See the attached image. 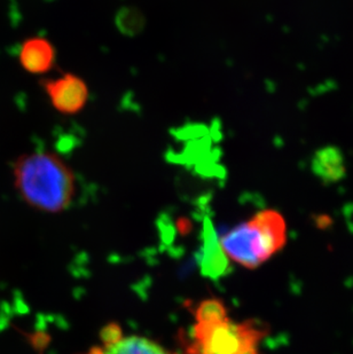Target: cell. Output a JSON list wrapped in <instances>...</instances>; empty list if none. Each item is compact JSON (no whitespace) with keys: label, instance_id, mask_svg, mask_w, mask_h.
I'll return each instance as SVG.
<instances>
[{"label":"cell","instance_id":"6da1fadb","mask_svg":"<svg viewBox=\"0 0 353 354\" xmlns=\"http://www.w3.org/2000/svg\"><path fill=\"white\" fill-rule=\"evenodd\" d=\"M14 184L21 198L36 210L59 214L76 194V176L60 155L51 151L21 155L13 165Z\"/></svg>","mask_w":353,"mask_h":354},{"label":"cell","instance_id":"7a4b0ae2","mask_svg":"<svg viewBox=\"0 0 353 354\" xmlns=\"http://www.w3.org/2000/svg\"><path fill=\"white\" fill-rule=\"evenodd\" d=\"M287 224L277 210H263L241 223L220 239L223 254L234 263L253 270L282 250Z\"/></svg>","mask_w":353,"mask_h":354},{"label":"cell","instance_id":"3957f363","mask_svg":"<svg viewBox=\"0 0 353 354\" xmlns=\"http://www.w3.org/2000/svg\"><path fill=\"white\" fill-rule=\"evenodd\" d=\"M266 334V328L260 321L234 324L226 319L212 324H197L194 327V338L197 342L187 348V353L244 354L258 348V344Z\"/></svg>","mask_w":353,"mask_h":354},{"label":"cell","instance_id":"277c9868","mask_svg":"<svg viewBox=\"0 0 353 354\" xmlns=\"http://www.w3.org/2000/svg\"><path fill=\"white\" fill-rule=\"evenodd\" d=\"M43 88L52 107L57 113L68 116L83 111L90 99L87 82L71 73L43 80Z\"/></svg>","mask_w":353,"mask_h":354},{"label":"cell","instance_id":"5b68a950","mask_svg":"<svg viewBox=\"0 0 353 354\" xmlns=\"http://www.w3.org/2000/svg\"><path fill=\"white\" fill-rule=\"evenodd\" d=\"M19 61L29 74L45 75L55 67L57 50L47 38H28L21 45Z\"/></svg>","mask_w":353,"mask_h":354},{"label":"cell","instance_id":"8992f818","mask_svg":"<svg viewBox=\"0 0 353 354\" xmlns=\"http://www.w3.org/2000/svg\"><path fill=\"white\" fill-rule=\"evenodd\" d=\"M105 354H176L165 351L155 342L139 336L123 338L117 344L107 348Z\"/></svg>","mask_w":353,"mask_h":354},{"label":"cell","instance_id":"52a82bcc","mask_svg":"<svg viewBox=\"0 0 353 354\" xmlns=\"http://www.w3.org/2000/svg\"><path fill=\"white\" fill-rule=\"evenodd\" d=\"M225 254L217 244L216 237L211 228L204 231V254L202 259V272L204 274L215 277L223 272L224 257Z\"/></svg>","mask_w":353,"mask_h":354},{"label":"cell","instance_id":"ba28073f","mask_svg":"<svg viewBox=\"0 0 353 354\" xmlns=\"http://www.w3.org/2000/svg\"><path fill=\"white\" fill-rule=\"evenodd\" d=\"M314 170L323 179L336 180L344 172L341 155L333 148L323 149L316 156Z\"/></svg>","mask_w":353,"mask_h":354},{"label":"cell","instance_id":"9c48e42d","mask_svg":"<svg viewBox=\"0 0 353 354\" xmlns=\"http://www.w3.org/2000/svg\"><path fill=\"white\" fill-rule=\"evenodd\" d=\"M194 317L197 324H212L228 319L225 305L217 298H209L201 301L195 308Z\"/></svg>","mask_w":353,"mask_h":354},{"label":"cell","instance_id":"30bf717a","mask_svg":"<svg viewBox=\"0 0 353 354\" xmlns=\"http://www.w3.org/2000/svg\"><path fill=\"white\" fill-rule=\"evenodd\" d=\"M100 339L104 348H110L123 339V331L120 324L116 322H109L100 330Z\"/></svg>","mask_w":353,"mask_h":354},{"label":"cell","instance_id":"8fae6325","mask_svg":"<svg viewBox=\"0 0 353 354\" xmlns=\"http://www.w3.org/2000/svg\"><path fill=\"white\" fill-rule=\"evenodd\" d=\"M28 341L37 354H43L44 351L48 348L52 338L50 335L44 331H36V333L28 335Z\"/></svg>","mask_w":353,"mask_h":354},{"label":"cell","instance_id":"7c38bea8","mask_svg":"<svg viewBox=\"0 0 353 354\" xmlns=\"http://www.w3.org/2000/svg\"><path fill=\"white\" fill-rule=\"evenodd\" d=\"M190 221H187V219H181V221H178V228H179L180 231L183 232V233H188L190 231Z\"/></svg>","mask_w":353,"mask_h":354},{"label":"cell","instance_id":"4fadbf2b","mask_svg":"<svg viewBox=\"0 0 353 354\" xmlns=\"http://www.w3.org/2000/svg\"><path fill=\"white\" fill-rule=\"evenodd\" d=\"M87 354H105V350H102L101 348H98V346H96V348H92L90 350V352Z\"/></svg>","mask_w":353,"mask_h":354}]
</instances>
